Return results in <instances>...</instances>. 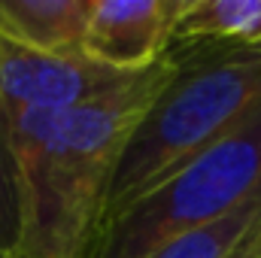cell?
<instances>
[{"label": "cell", "instance_id": "6da1fadb", "mask_svg": "<svg viewBox=\"0 0 261 258\" xmlns=\"http://www.w3.org/2000/svg\"><path fill=\"white\" fill-rule=\"evenodd\" d=\"M170 76L173 58L164 55L88 107L3 113L21 186L15 258H85L116 161Z\"/></svg>", "mask_w": 261, "mask_h": 258}, {"label": "cell", "instance_id": "7a4b0ae2", "mask_svg": "<svg viewBox=\"0 0 261 258\" xmlns=\"http://www.w3.org/2000/svg\"><path fill=\"white\" fill-rule=\"evenodd\" d=\"M167 55L173 58V76L116 161L100 225L261 107V43H170Z\"/></svg>", "mask_w": 261, "mask_h": 258}, {"label": "cell", "instance_id": "3957f363", "mask_svg": "<svg viewBox=\"0 0 261 258\" xmlns=\"http://www.w3.org/2000/svg\"><path fill=\"white\" fill-rule=\"evenodd\" d=\"M261 183V107L228 137L107 219L85 258H152L173 240L213 225Z\"/></svg>", "mask_w": 261, "mask_h": 258}, {"label": "cell", "instance_id": "277c9868", "mask_svg": "<svg viewBox=\"0 0 261 258\" xmlns=\"http://www.w3.org/2000/svg\"><path fill=\"white\" fill-rule=\"evenodd\" d=\"M140 73H119L85 52H37L0 37V110H76L122 91Z\"/></svg>", "mask_w": 261, "mask_h": 258}, {"label": "cell", "instance_id": "5b68a950", "mask_svg": "<svg viewBox=\"0 0 261 258\" xmlns=\"http://www.w3.org/2000/svg\"><path fill=\"white\" fill-rule=\"evenodd\" d=\"M186 0H94L82 52L119 73H143L158 64L170 43Z\"/></svg>", "mask_w": 261, "mask_h": 258}, {"label": "cell", "instance_id": "8992f818", "mask_svg": "<svg viewBox=\"0 0 261 258\" xmlns=\"http://www.w3.org/2000/svg\"><path fill=\"white\" fill-rule=\"evenodd\" d=\"M94 0H0V37L37 52H82Z\"/></svg>", "mask_w": 261, "mask_h": 258}, {"label": "cell", "instance_id": "52a82bcc", "mask_svg": "<svg viewBox=\"0 0 261 258\" xmlns=\"http://www.w3.org/2000/svg\"><path fill=\"white\" fill-rule=\"evenodd\" d=\"M173 43H261V0H186Z\"/></svg>", "mask_w": 261, "mask_h": 258}, {"label": "cell", "instance_id": "ba28073f", "mask_svg": "<svg viewBox=\"0 0 261 258\" xmlns=\"http://www.w3.org/2000/svg\"><path fill=\"white\" fill-rule=\"evenodd\" d=\"M255 222H261V183L258 189L240 207H234L228 216H222L213 225L197 228L192 234L173 240L170 246H164L152 258H228L240 246V240L255 228Z\"/></svg>", "mask_w": 261, "mask_h": 258}, {"label": "cell", "instance_id": "9c48e42d", "mask_svg": "<svg viewBox=\"0 0 261 258\" xmlns=\"http://www.w3.org/2000/svg\"><path fill=\"white\" fill-rule=\"evenodd\" d=\"M21 234V186L18 164L9 143L6 119L0 110V258H15Z\"/></svg>", "mask_w": 261, "mask_h": 258}, {"label": "cell", "instance_id": "30bf717a", "mask_svg": "<svg viewBox=\"0 0 261 258\" xmlns=\"http://www.w3.org/2000/svg\"><path fill=\"white\" fill-rule=\"evenodd\" d=\"M258 252H261V222H255V228L240 240V246L228 258H258Z\"/></svg>", "mask_w": 261, "mask_h": 258}, {"label": "cell", "instance_id": "8fae6325", "mask_svg": "<svg viewBox=\"0 0 261 258\" xmlns=\"http://www.w3.org/2000/svg\"><path fill=\"white\" fill-rule=\"evenodd\" d=\"M258 258H261V252H258Z\"/></svg>", "mask_w": 261, "mask_h": 258}]
</instances>
